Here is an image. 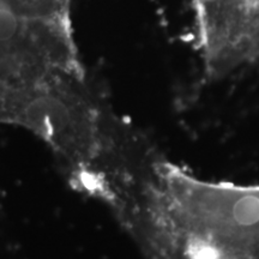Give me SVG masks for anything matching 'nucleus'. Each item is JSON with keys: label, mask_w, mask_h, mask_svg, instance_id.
Segmentation results:
<instances>
[{"label": "nucleus", "mask_w": 259, "mask_h": 259, "mask_svg": "<svg viewBox=\"0 0 259 259\" xmlns=\"http://www.w3.org/2000/svg\"><path fill=\"white\" fill-rule=\"evenodd\" d=\"M107 205L144 259H259V183L202 178L147 138Z\"/></svg>", "instance_id": "nucleus-1"}, {"label": "nucleus", "mask_w": 259, "mask_h": 259, "mask_svg": "<svg viewBox=\"0 0 259 259\" xmlns=\"http://www.w3.org/2000/svg\"><path fill=\"white\" fill-rule=\"evenodd\" d=\"M203 74L220 80L252 65L259 0H191Z\"/></svg>", "instance_id": "nucleus-2"}, {"label": "nucleus", "mask_w": 259, "mask_h": 259, "mask_svg": "<svg viewBox=\"0 0 259 259\" xmlns=\"http://www.w3.org/2000/svg\"><path fill=\"white\" fill-rule=\"evenodd\" d=\"M18 29V19L9 8L0 6V41H9Z\"/></svg>", "instance_id": "nucleus-3"}, {"label": "nucleus", "mask_w": 259, "mask_h": 259, "mask_svg": "<svg viewBox=\"0 0 259 259\" xmlns=\"http://www.w3.org/2000/svg\"><path fill=\"white\" fill-rule=\"evenodd\" d=\"M259 63V34L257 40H255V45L253 48V56H252V65Z\"/></svg>", "instance_id": "nucleus-4"}]
</instances>
